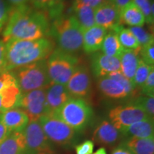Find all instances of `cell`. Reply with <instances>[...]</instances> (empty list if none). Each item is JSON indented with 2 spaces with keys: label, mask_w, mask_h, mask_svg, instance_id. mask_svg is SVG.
<instances>
[{
  "label": "cell",
  "mask_w": 154,
  "mask_h": 154,
  "mask_svg": "<svg viewBox=\"0 0 154 154\" xmlns=\"http://www.w3.org/2000/svg\"><path fill=\"white\" fill-rule=\"evenodd\" d=\"M14 74L22 94L41 88L51 84L48 74L47 59L11 71Z\"/></svg>",
  "instance_id": "cell-4"
},
{
  "label": "cell",
  "mask_w": 154,
  "mask_h": 154,
  "mask_svg": "<svg viewBox=\"0 0 154 154\" xmlns=\"http://www.w3.org/2000/svg\"><path fill=\"white\" fill-rule=\"evenodd\" d=\"M153 69H154L153 66H150L144 62L141 59H139L134 79V84L136 87V86L141 87L143 86L149 73Z\"/></svg>",
  "instance_id": "cell-29"
},
{
  "label": "cell",
  "mask_w": 154,
  "mask_h": 154,
  "mask_svg": "<svg viewBox=\"0 0 154 154\" xmlns=\"http://www.w3.org/2000/svg\"><path fill=\"white\" fill-rule=\"evenodd\" d=\"M91 69L98 78L108 76L111 73L120 71L119 58L109 57L103 53H96L91 57Z\"/></svg>",
  "instance_id": "cell-13"
},
{
  "label": "cell",
  "mask_w": 154,
  "mask_h": 154,
  "mask_svg": "<svg viewBox=\"0 0 154 154\" xmlns=\"http://www.w3.org/2000/svg\"><path fill=\"white\" fill-rule=\"evenodd\" d=\"M10 134V132L9 131V130L7 129V127L5 126V125L4 124L1 118V113H0V143L5 139L7 136H9V134Z\"/></svg>",
  "instance_id": "cell-41"
},
{
  "label": "cell",
  "mask_w": 154,
  "mask_h": 154,
  "mask_svg": "<svg viewBox=\"0 0 154 154\" xmlns=\"http://www.w3.org/2000/svg\"><path fill=\"white\" fill-rule=\"evenodd\" d=\"M14 85H17V83L12 72H0V90Z\"/></svg>",
  "instance_id": "cell-35"
},
{
  "label": "cell",
  "mask_w": 154,
  "mask_h": 154,
  "mask_svg": "<svg viewBox=\"0 0 154 154\" xmlns=\"http://www.w3.org/2000/svg\"><path fill=\"white\" fill-rule=\"evenodd\" d=\"M140 55L141 56L140 59L144 62L150 65L153 66L154 63V40L150 42L149 43L140 47Z\"/></svg>",
  "instance_id": "cell-34"
},
{
  "label": "cell",
  "mask_w": 154,
  "mask_h": 154,
  "mask_svg": "<svg viewBox=\"0 0 154 154\" xmlns=\"http://www.w3.org/2000/svg\"><path fill=\"white\" fill-rule=\"evenodd\" d=\"M54 114L75 131H82L89 124L93 110L85 100L72 97Z\"/></svg>",
  "instance_id": "cell-5"
},
{
  "label": "cell",
  "mask_w": 154,
  "mask_h": 154,
  "mask_svg": "<svg viewBox=\"0 0 154 154\" xmlns=\"http://www.w3.org/2000/svg\"><path fill=\"white\" fill-rule=\"evenodd\" d=\"M66 87L72 97L82 99L88 96L91 88V80L88 69L83 65L77 66Z\"/></svg>",
  "instance_id": "cell-11"
},
{
  "label": "cell",
  "mask_w": 154,
  "mask_h": 154,
  "mask_svg": "<svg viewBox=\"0 0 154 154\" xmlns=\"http://www.w3.org/2000/svg\"><path fill=\"white\" fill-rule=\"evenodd\" d=\"M22 92L18 85L9 86L0 90V113L18 108Z\"/></svg>",
  "instance_id": "cell-23"
},
{
  "label": "cell",
  "mask_w": 154,
  "mask_h": 154,
  "mask_svg": "<svg viewBox=\"0 0 154 154\" xmlns=\"http://www.w3.org/2000/svg\"><path fill=\"white\" fill-rule=\"evenodd\" d=\"M83 31L74 15L54 19L49 34L55 38L59 49L74 54L82 47Z\"/></svg>",
  "instance_id": "cell-3"
},
{
  "label": "cell",
  "mask_w": 154,
  "mask_h": 154,
  "mask_svg": "<svg viewBox=\"0 0 154 154\" xmlns=\"http://www.w3.org/2000/svg\"><path fill=\"white\" fill-rule=\"evenodd\" d=\"M79 58L74 54L57 48L47 59L48 74L51 83L65 85L79 66Z\"/></svg>",
  "instance_id": "cell-6"
},
{
  "label": "cell",
  "mask_w": 154,
  "mask_h": 154,
  "mask_svg": "<svg viewBox=\"0 0 154 154\" xmlns=\"http://www.w3.org/2000/svg\"><path fill=\"white\" fill-rule=\"evenodd\" d=\"M4 124L9 132H22L27 126L29 119L20 108H14L1 113Z\"/></svg>",
  "instance_id": "cell-16"
},
{
  "label": "cell",
  "mask_w": 154,
  "mask_h": 154,
  "mask_svg": "<svg viewBox=\"0 0 154 154\" xmlns=\"http://www.w3.org/2000/svg\"><path fill=\"white\" fill-rule=\"evenodd\" d=\"M94 144L92 140H87L75 147L76 154H92L94 151Z\"/></svg>",
  "instance_id": "cell-38"
},
{
  "label": "cell",
  "mask_w": 154,
  "mask_h": 154,
  "mask_svg": "<svg viewBox=\"0 0 154 154\" xmlns=\"http://www.w3.org/2000/svg\"><path fill=\"white\" fill-rule=\"evenodd\" d=\"M131 2V0H112V3L116 6L119 11H120L127 4Z\"/></svg>",
  "instance_id": "cell-43"
},
{
  "label": "cell",
  "mask_w": 154,
  "mask_h": 154,
  "mask_svg": "<svg viewBox=\"0 0 154 154\" xmlns=\"http://www.w3.org/2000/svg\"><path fill=\"white\" fill-rule=\"evenodd\" d=\"M38 121L50 142L59 146H69L76 141V131L53 113L42 116Z\"/></svg>",
  "instance_id": "cell-7"
},
{
  "label": "cell",
  "mask_w": 154,
  "mask_h": 154,
  "mask_svg": "<svg viewBox=\"0 0 154 154\" xmlns=\"http://www.w3.org/2000/svg\"><path fill=\"white\" fill-rule=\"evenodd\" d=\"M36 9L45 11L54 19L60 17L63 11V0H31Z\"/></svg>",
  "instance_id": "cell-26"
},
{
  "label": "cell",
  "mask_w": 154,
  "mask_h": 154,
  "mask_svg": "<svg viewBox=\"0 0 154 154\" xmlns=\"http://www.w3.org/2000/svg\"><path fill=\"white\" fill-rule=\"evenodd\" d=\"M141 88L144 96H154V69L149 73Z\"/></svg>",
  "instance_id": "cell-37"
},
{
  "label": "cell",
  "mask_w": 154,
  "mask_h": 154,
  "mask_svg": "<svg viewBox=\"0 0 154 154\" xmlns=\"http://www.w3.org/2000/svg\"><path fill=\"white\" fill-rule=\"evenodd\" d=\"M121 133L122 136H126L127 138H153V120L149 119V120L138 121L125 128L121 131Z\"/></svg>",
  "instance_id": "cell-21"
},
{
  "label": "cell",
  "mask_w": 154,
  "mask_h": 154,
  "mask_svg": "<svg viewBox=\"0 0 154 154\" xmlns=\"http://www.w3.org/2000/svg\"><path fill=\"white\" fill-rule=\"evenodd\" d=\"M92 154H107V153L104 148H100V149H98L95 153Z\"/></svg>",
  "instance_id": "cell-45"
},
{
  "label": "cell",
  "mask_w": 154,
  "mask_h": 154,
  "mask_svg": "<svg viewBox=\"0 0 154 154\" xmlns=\"http://www.w3.org/2000/svg\"><path fill=\"white\" fill-rule=\"evenodd\" d=\"M109 121L120 132L138 121L152 119L141 108L131 103L118 106L111 109L109 113Z\"/></svg>",
  "instance_id": "cell-9"
},
{
  "label": "cell",
  "mask_w": 154,
  "mask_h": 154,
  "mask_svg": "<svg viewBox=\"0 0 154 154\" xmlns=\"http://www.w3.org/2000/svg\"><path fill=\"white\" fill-rule=\"evenodd\" d=\"M101 49L105 55L119 58L125 49L121 44L116 34L111 30L106 35Z\"/></svg>",
  "instance_id": "cell-27"
},
{
  "label": "cell",
  "mask_w": 154,
  "mask_h": 154,
  "mask_svg": "<svg viewBox=\"0 0 154 154\" xmlns=\"http://www.w3.org/2000/svg\"><path fill=\"white\" fill-rule=\"evenodd\" d=\"M98 87L103 95L110 99H125L130 96L120 83L108 76L101 77L98 80Z\"/></svg>",
  "instance_id": "cell-20"
},
{
  "label": "cell",
  "mask_w": 154,
  "mask_h": 154,
  "mask_svg": "<svg viewBox=\"0 0 154 154\" xmlns=\"http://www.w3.org/2000/svg\"><path fill=\"white\" fill-rule=\"evenodd\" d=\"M72 96L65 85L51 83L46 88L47 113H54Z\"/></svg>",
  "instance_id": "cell-14"
},
{
  "label": "cell",
  "mask_w": 154,
  "mask_h": 154,
  "mask_svg": "<svg viewBox=\"0 0 154 154\" xmlns=\"http://www.w3.org/2000/svg\"><path fill=\"white\" fill-rule=\"evenodd\" d=\"M112 154H133L126 146H124L122 143L119 145L118 147L113 151Z\"/></svg>",
  "instance_id": "cell-42"
},
{
  "label": "cell",
  "mask_w": 154,
  "mask_h": 154,
  "mask_svg": "<svg viewBox=\"0 0 154 154\" xmlns=\"http://www.w3.org/2000/svg\"><path fill=\"white\" fill-rule=\"evenodd\" d=\"M0 154H26V141L22 132H11L0 143Z\"/></svg>",
  "instance_id": "cell-19"
},
{
  "label": "cell",
  "mask_w": 154,
  "mask_h": 154,
  "mask_svg": "<svg viewBox=\"0 0 154 154\" xmlns=\"http://www.w3.org/2000/svg\"><path fill=\"white\" fill-rule=\"evenodd\" d=\"M95 24L106 29H112L121 24L120 11L112 2H106L94 9Z\"/></svg>",
  "instance_id": "cell-12"
},
{
  "label": "cell",
  "mask_w": 154,
  "mask_h": 154,
  "mask_svg": "<svg viewBox=\"0 0 154 154\" xmlns=\"http://www.w3.org/2000/svg\"><path fill=\"white\" fill-rule=\"evenodd\" d=\"M8 1L13 7H17V6L27 4L29 0H8Z\"/></svg>",
  "instance_id": "cell-44"
},
{
  "label": "cell",
  "mask_w": 154,
  "mask_h": 154,
  "mask_svg": "<svg viewBox=\"0 0 154 154\" xmlns=\"http://www.w3.org/2000/svg\"><path fill=\"white\" fill-rule=\"evenodd\" d=\"M6 69L14 70L49 57L54 43L48 38L35 40H10L6 42Z\"/></svg>",
  "instance_id": "cell-2"
},
{
  "label": "cell",
  "mask_w": 154,
  "mask_h": 154,
  "mask_svg": "<svg viewBox=\"0 0 154 154\" xmlns=\"http://www.w3.org/2000/svg\"><path fill=\"white\" fill-rule=\"evenodd\" d=\"M106 76L120 83L121 85L125 88L126 91L129 94V95H132L134 93L136 86H135L134 84L130 80H128V79H126L124 76V74L121 72V71L111 73V74H109Z\"/></svg>",
  "instance_id": "cell-33"
},
{
  "label": "cell",
  "mask_w": 154,
  "mask_h": 154,
  "mask_svg": "<svg viewBox=\"0 0 154 154\" xmlns=\"http://www.w3.org/2000/svg\"><path fill=\"white\" fill-rule=\"evenodd\" d=\"M122 144L133 154H154V137L127 138Z\"/></svg>",
  "instance_id": "cell-25"
},
{
  "label": "cell",
  "mask_w": 154,
  "mask_h": 154,
  "mask_svg": "<svg viewBox=\"0 0 154 154\" xmlns=\"http://www.w3.org/2000/svg\"><path fill=\"white\" fill-rule=\"evenodd\" d=\"M140 47L135 49H125L119 57L121 72L134 84V79L140 57Z\"/></svg>",
  "instance_id": "cell-18"
},
{
  "label": "cell",
  "mask_w": 154,
  "mask_h": 154,
  "mask_svg": "<svg viewBox=\"0 0 154 154\" xmlns=\"http://www.w3.org/2000/svg\"><path fill=\"white\" fill-rule=\"evenodd\" d=\"M26 154H53V146L38 121H29L23 131Z\"/></svg>",
  "instance_id": "cell-8"
},
{
  "label": "cell",
  "mask_w": 154,
  "mask_h": 154,
  "mask_svg": "<svg viewBox=\"0 0 154 154\" xmlns=\"http://www.w3.org/2000/svg\"><path fill=\"white\" fill-rule=\"evenodd\" d=\"M138 9L143 13L145 17L146 23L149 24H153L154 22V17L151 14V4L149 0H131Z\"/></svg>",
  "instance_id": "cell-32"
},
{
  "label": "cell",
  "mask_w": 154,
  "mask_h": 154,
  "mask_svg": "<svg viewBox=\"0 0 154 154\" xmlns=\"http://www.w3.org/2000/svg\"><path fill=\"white\" fill-rule=\"evenodd\" d=\"M120 22L132 27L143 26L146 21L143 13L131 1L120 11Z\"/></svg>",
  "instance_id": "cell-22"
},
{
  "label": "cell",
  "mask_w": 154,
  "mask_h": 154,
  "mask_svg": "<svg viewBox=\"0 0 154 154\" xmlns=\"http://www.w3.org/2000/svg\"><path fill=\"white\" fill-rule=\"evenodd\" d=\"M106 2H112V0H105Z\"/></svg>",
  "instance_id": "cell-46"
},
{
  "label": "cell",
  "mask_w": 154,
  "mask_h": 154,
  "mask_svg": "<svg viewBox=\"0 0 154 154\" xmlns=\"http://www.w3.org/2000/svg\"><path fill=\"white\" fill-rule=\"evenodd\" d=\"M121 133L109 121H101L94 132L93 139L98 144L113 146L119 141Z\"/></svg>",
  "instance_id": "cell-15"
},
{
  "label": "cell",
  "mask_w": 154,
  "mask_h": 154,
  "mask_svg": "<svg viewBox=\"0 0 154 154\" xmlns=\"http://www.w3.org/2000/svg\"><path fill=\"white\" fill-rule=\"evenodd\" d=\"M49 18L45 11L32 8L27 4L11 7L2 41L45 38L49 32Z\"/></svg>",
  "instance_id": "cell-1"
},
{
  "label": "cell",
  "mask_w": 154,
  "mask_h": 154,
  "mask_svg": "<svg viewBox=\"0 0 154 154\" xmlns=\"http://www.w3.org/2000/svg\"><path fill=\"white\" fill-rule=\"evenodd\" d=\"M72 9L74 12V16L79 23L83 32L96 25L94 19V9L91 7L74 0Z\"/></svg>",
  "instance_id": "cell-24"
},
{
  "label": "cell",
  "mask_w": 154,
  "mask_h": 154,
  "mask_svg": "<svg viewBox=\"0 0 154 154\" xmlns=\"http://www.w3.org/2000/svg\"><path fill=\"white\" fill-rule=\"evenodd\" d=\"M11 7L6 0H0V32L3 30L8 20Z\"/></svg>",
  "instance_id": "cell-36"
},
{
  "label": "cell",
  "mask_w": 154,
  "mask_h": 154,
  "mask_svg": "<svg viewBox=\"0 0 154 154\" xmlns=\"http://www.w3.org/2000/svg\"><path fill=\"white\" fill-rule=\"evenodd\" d=\"M75 1L79 2L82 3L84 5L88 6V7H91L94 9L97 8L102 4L106 2L105 0H75Z\"/></svg>",
  "instance_id": "cell-40"
},
{
  "label": "cell",
  "mask_w": 154,
  "mask_h": 154,
  "mask_svg": "<svg viewBox=\"0 0 154 154\" xmlns=\"http://www.w3.org/2000/svg\"><path fill=\"white\" fill-rule=\"evenodd\" d=\"M118 36L122 47L126 49H135L140 47L135 36L128 28H124L119 24L111 29Z\"/></svg>",
  "instance_id": "cell-28"
},
{
  "label": "cell",
  "mask_w": 154,
  "mask_h": 154,
  "mask_svg": "<svg viewBox=\"0 0 154 154\" xmlns=\"http://www.w3.org/2000/svg\"><path fill=\"white\" fill-rule=\"evenodd\" d=\"M107 34V29L94 25L83 33L82 47L87 54H92L101 49L102 43Z\"/></svg>",
  "instance_id": "cell-17"
},
{
  "label": "cell",
  "mask_w": 154,
  "mask_h": 154,
  "mask_svg": "<svg viewBox=\"0 0 154 154\" xmlns=\"http://www.w3.org/2000/svg\"><path fill=\"white\" fill-rule=\"evenodd\" d=\"M128 29L136 38L140 47L154 40L153 33H149L143 26H132Z\"/></svg>",
  "instance_id": "cell-31"
},
{
  "label": "cell",
  "mask_w": 154,
  "mask_h": 154,
  "mask_svg": "<svg viewBox=\"0 0 154 154\" xmlns=\"http://www.w3.org/2000/svg\"><path fill=\"white\" fill-rule=\"evenodd\" d=\"M131 103L141 108L152 119H153L154 96H141L134 100Z\"/></svg>",
  "instance_id": "cell-30"
},
{
  "label": "cell",
  "mask_w": 154,
  "mask_h": 154,
  "mask_svg": "<svg viewBox=\"0 0 154 154\" xmlns=\"http://www.w3.org/2000/svg\"><path fill=\"white\" fill-rule=\"evenodd\" d=\"M18 108L26 113L29 121H38L42 116L47 114L48 112L46 88L22 94Z\"/></svg>",
  "instance_id": "cell-10"
},
{
  "label": "cell",
  "mask_w": 154,
  "mask_h": 154,
  "mask_svg": "<svg viewBox=\"0 0 154 154\" xmlns=\"http://www.w3.org/2000/svg\"><path fill=\"white\" fill-rule=\"evenodd\" d=\"M6 48L5 44L0 40V72H6Z\"/></svg>",
  "instance_id": "cell-39"
}]
</instances>
